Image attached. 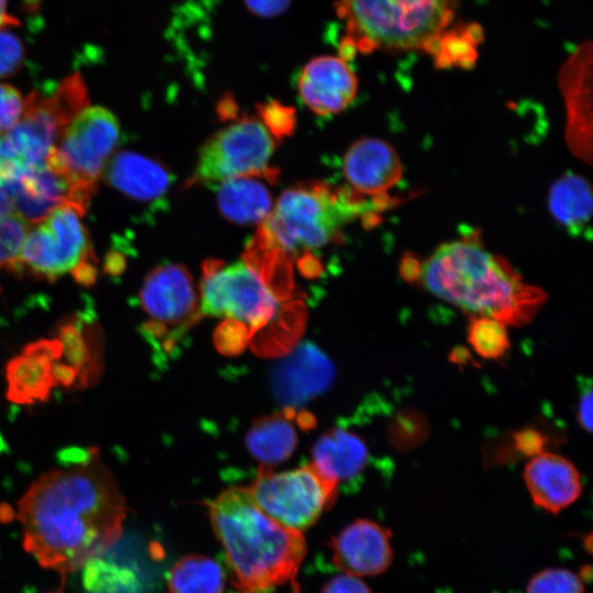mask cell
<instances>
[{"instance_id": "obj_1", "label": "cell", "mask_w": 593, "mask_h": 593, "mask_svg": "<svg viewBox=\"0 0 593 593\" xmlns=\"http://www.w3.org/2000/svg\"><path fill=\"white\" fill-rule=\"evenodd\" d=\"M24 548L67 574L104 555L120 538L126 505L109 468L92 452L45 472L18 503Z\"/></svg>"}, {"instance_id": "obj_2", "label": "cell", "mask_w": 593, "mask_h": 593, "mask_svg": "<svg viewBox=\"0 0 593 593\" xmlns=\"http://www.w3.org/2000/svg\"><path fill=\"white\" fill-rule=\"evenodd\" d=\"M400 273L407 282L418 283L465 312L505 325L528 323L547 299L506 259L470 235L441 244L425 258L406 254Z\"/></svg>"}, {"instance_id": "obj_3", "label": "cell", "mask_w": 593, "mask_h": 593, "mask_svg": "<svg viewBox=\"0 0 593 593\" xmlns=\"http://www.w3.org/2000/svg\"><path fill=\"white\" fill-rule=\"evenodd\" d=\"M459 0H338L345 23L340 57L374 51H421L436 66L470 67L481 41L479 27L449 29Z\"/></svg>"}, {"instance_id": "obj_4", "label": "cell", "mask_w": 593, "mask_h": 593, "mask_svg": "<svg viewBox=\"0 0 593 593\" xmlns=\"http://www.w3.org/2000/svg\"><path fill=\"white\" fill-rule=\"evenodd\" d=\"M210 517L239 593H270L287 583L296 589L306 550L301 532L270 518L240 486L222 492L210 505Z\"/></svg>"}, {"instance_id": "obj_5", "label": "cell", "mask_w": 593, "mask_h": 593, "mask_svg": "<svg viewBox=\"0 0 593 593\" xmlns=\"http://www.w3.org/2000/svg\"><path fill=\"white\" fill-rule=\"evenodd\" d=\"M390 200L366 198L348 186L303 183L284 191L261 223V236L284 253L324 247L359 217H374Z\"/></svg>"}, {"instance_id": "obj_6", "label": "cell", "mask_w": 593, "mask_h": 593, "mask_svg": "<svg viewBox=\"0 0 593 593\" xmlns=\"http://www.w3.org/2000/svg\"><path fill=\"white\" fill-rule=\"evenodd\" d=\"M83 213L63 204L29 225L12 272L55 281L71 275L81 283L96 278V257Z\"/></svg>"}, {"instance_id": "obj_7", "label": "cell", "mask_w": 593, "mask_h": 593, "mask_svg": "<svg viewBox=\"0 0 593 593\" xmlns=\"http://www.w3.org/2000/svg\"><path fill=\"white\" fill-rule=\"evenodd\" d=\"M118 118L96 105L81 110L64 128L47 157V165L65 176L88 206L104 167L120 139Z\"/></svg>"}, {"instance_id": "obj_8", "label": "cell", "mask_w": 593, "mask_h": 593, "mask_svg": "<svg viewBox=\"0 0 593 593\" xmlns=\"http://www.w3.org/2000/svg\"><path fill=\"white\" fill-rule=\"evenodd\" d=\"M338 484L312 463L283 472L262 467L247 488L255 504L280 525L301 532L311 526L336 499Z\"/></svg>"}, {"instance_id": "obj_9", "label": "cell", "mask_w": 593, "mask_h": 593, "mask_svg": "<svg viewBox=\"0 0 593 593\" xmlns=\"http://www.w3.org/2000/svg\"><path fill=\"white\" fill-rule=\"evenodd\" d=\"M199 314L261 327L276 314L278 300L259 272L245 261L208 262L199 289Z\"/></svg>"}, {"instance_id": "obj_10", "label": "cell", "mask_w": 593, "mask_h": 593, "mask_svg": "<svg viewBox=\"0 0 593 593\" xmlns=\"http://www.w3.org/2000/svg\"><path fill=\"white\" fill-rule=\"evenodd\" d=\"M275 147L273 134L264 122L242 119L219 131L201 147L189 184H220L240 177L268 176Z\"/></svg>"}, {"instance_id": "obj_11", "label": "cell", "mask_w": 593, "mask_h": 593, "mask_svg": "<svg viewBox=\"0 0 593 593\" xmlns=\"http://www.w3.org/2000/svg\"><path fill=\"white\" fill-rule=\"evenodd\" d=\"M138 301L150 323L145 327H180L198 318L199 294L189 271L178 264H167L147 273Z\"/></svg>"}, {"instance_id": "obj_12", "label": "cell", "mask_w": 593, "mask_h": 593, "mask_svg": "<svg viewBox=\"0 0 593 593\" xmlns=\"http://www.w3.org/2000/svg\"><path fill=\"white\" fill-rule=\"evenodd\" d=\"M592 47L580 45L559 72L566 110V139L571 153L592 161Z\"/></svg>"}, {"instance_id": "obj_13", "label": "cell", "mask_w": 593, "mask_h": 593, "mask_svg": "<svg viewBox=\"0 0 593 593\" xmlns=\"http://www.w3.org/2000/svg\"><path fill=\"white\" fill-rule=\"evenodd\" d=\"M391 537V530L377 522L356 519L332 539L333 562L355 577L382 574L393 560Z\"/></svg>"}, {"instance_id": "obj_14", "label": "cell", "mask_w": 593, "mask_h": 593, "mask_svg": "<svg viewBox=\"0 0 593 593\" xmlns=\"http://www.w3.org/2000/svg\"><path fill=\"white\" fill-rule=\"evenodd\" d=\"M296 86L310 110L318 115H331L354 101L358 80L346 59L324 55L312 58L302 67Z\"/></svg>"}, {"instance_id": "obj_15", "label": "cell", "mask_w": 593, "mask_h": 593, "mask_svg": "<svg viewBox=\"0 0 593 593\" xmlns=\"http://www.w3.org/2000/svg\"><path fill=\"white\" fill-rule=\"evenodd\" d=\"M343 170L350 189L379 200H390L388 192L400 182L403 171L395 149L374 137L360 138L347 149Z\"/></svg>"}, {"instance_id": "obj_16", "label": "cell", "mask_w": 593, "mask_h": 593, "mask_svg": "<svg viewBox=\"0 0 593 593\" xmlns=\"http://www.w3.org/2000/svg\"><path fill=\"white\" fill-rule=\"evenodd\" d=\"M523 477L534 504L551 514L572 505L582 493L578 469L557 454L544 451L532 457Z\"/></svg>"}, {"instance_id": "obj_17", "label": "cell", "mask_w": 593, "mask_h": 593, "mask_svg": "<svg viewBox=\"0 0 593 593\" xmlns=\"http://www.w3.org/2000/svg\"><path fill=\"white\" fill-rule=\"evenodd\" d=\"M334 377L329 359L312 345L298 348L276 368L273 389L286 404H301L325 391Z\"/></svg>"}, {"instance_id": "obj_18", "label": "cell", "mask_w": 593, "mask_h": 593, "mask_svg": "<svg viewBox=\"0 0 593 593\" xmlns=\"http://www.w3.org/2000/svg\"><path fill=\"white\" fill-rule=\"evenodd\" d=\"M102 177L127 198L143 202L161 198L171 183V175L161 163L130 150L112 155Z\"/></svg>"}, {"instance_id": "obj_19", "label": "cell", "mask_w": 593, "mask_h": 593, "mask_svg": "<svg viewBox=\"0 0 593 593\" xmlns=\"http://www.w3.org/2000/svg\"><path fill=\"white\" fill-rule=\"evenodd\" d=\"M312 465L325 479L339 484L356 479L367 467L369 450L357 434L334 427L325 432L312 449Z\"/></svg>"}, {"instance_id": "obj_20", "label": "cell", "mask_w": 593, "mask_h": 593, "mask_svg": "<svg viewBox=\"0 0 593 593\" xmlns=\"http://www.w3.org/2000/svg\"><path fill=\"white\" fill-rule=\"evenodd\" d=\"M57 355V347L52 342H41L12 360L8 368L10 393L20 402L42 399L53 382L52 359Z\"/></svg>"}, {"instance_id": "obj_21", "label": "cell", "mask_w": 593, "mask_h": 593, "mask_svg": "<svg viewBox=\"0 0 593 593\" xmlns=\"http://www.w3.org/2000/svg\"><path fill=\"white\" fill-rule=\"evenodd\" d=\"M257 177H240L219 184L216 202L220 212L238 224L262 223L272 210L267 187Z\"/></svg>"}, {"instance_id": "obj_22", "label": "cell", "mask_w": 593, "mask_h": 593, "mask_svg": "<svg viewBox=\"0 0 593 593\" xmlns=\"http://www.w3.org/2000/svg\"><path fill=\"white\" fill-rule=\"evenodd\" d=\"M548 205L551 215L575 235L585 231L592 215V189L586 179L577 174H566L549 190Z\"/></svg>"}, {"instance_id": "obj_23", "label": "cell", "mask_w": 593, "mask_h": 593, "mask_svg": "<svg viewBox=\"0 0 593 593\" xmlns=\"http://www.w3.org/2000/svg\"><path fill=\"white\" fill-rule=\"evenodd\" d=\"M246 445L257 460L276 465L288 459L296 445V432L289 417L273 414L256 419L246 435Z\"/></svg>"}, {"instance_id": "obj_24", "label": "cell", "mask_w": 593, "mask_h": 593, "mask_svg": "<svg viewBox=\"0 0 593 593\" xmlns=\"http://www.w3.org/2000/svg\"><path fill=\"white\" fill-rule=\"evenodd\" d=\"M168 586L170 593H223L224 572L209 557L187 556L172 567Z\"/></svg>"}, {"instance_id": "obj_25", "label": "cell", "mask_w": 593, "mask_h": 593, "mask_svg": "<svg viewBox=\"0 0 593 593\" xmlns=\"http://www.w3.org/2000/svg\"><path fill=\"white\" fill-rule=\"evenodd\" d=\"M29 225L0 189V271H12Z\"/></svg>"}, {"instance_id": "obj_26", "label": "cell", "mask_w": 593, "mask_h": 593, "mask_svg": "<svg viewBox=\"0 0 593 593\" xmlns=\"http://www.w3.org/2000/svg\"><path fill=\"white\" fill-rule=\"evenodd\" d=\"M467 335L473 350L485 359H497L510 348L505 324L491 317L472 315Z\"/></svg>"}, {"instance_id": "obj_27", "label": "cell", "mask_w": 593, "mask_h": 593, "mask_svg": "<svg viewBox=\"0 0 593 593\" xmlns=\"http://www.w3.org/2000/svg\"><path fill=\"white\" fill-rule=\"evenodd\" d=\"M526 593H584V582L566 568H547L534 574Z\"/></svg>"}, {"instance_id": "obj_28", "label": "cell", "mask_w": 593, "mask_h": 593, "mask_svg": "<svg viewBox=\"0 0 593 593\" xmlns=\"http://www.w3.org/2000/svg\"><path fill=\"white\" fill-rule=\"evenodd\" d=\"M11 29L12 26L0 29V78L18 72L25 57L24 45Z\"/></svg>"}, {"instance_id": "obj_29", "label": "cell", "mask_w": 593, "mask_h": 593, "mask_svg": "<svg viewBox=\"0 0 593 593\" xmlns=\"http://www.w3.org/2000/svg\"><path fill=\"white\" fill-rule=\"evenodd\" d=\"M25 99L20 91L7 83H0V136L21 120Z\"/></svg>"}, {"instance_id": "obj_30", "label": "cell", "mask_w": 593, "mask_h": 593, "mask_svg": "<svg viewBox=\"0 0 593 593\" xmlns=\"http://www.w3.org/2000/svg\"><path fill=\"white\" fill-rule=\"evenodd\" d=\"M513 444L519 455L535 457L545 451L547 439L535 428H524L514 434Z\"/></svg>"}, {"instance_id": "obj_31", "label": "cell", "mask_w": 593, "mask_h": 593, "mask_svg": "<svg viewBox=\"0 0 593 593\" xmlns=\"http://www.w3.org/2000/svg\"><path fill=\"white\" fill-rule=\"evenodd\" d=\"M321 593H372L368 585L351 574H337L329 579Z\"/></svg>"}, {"instance_id": "obj_32", "label": "cell", "mask_w": 593, "mask_h": 593, "mask_svg": "<svg viewBox=\"0 0 593 593\" xmlns=\"http://www.w3.org/2000/svg\"><path fill=\"white\" fill-rule=\"evenodd\" d=\"M246 8L261 18H273L283 13L292 0H243Z\"/></svg>"}, {"instance_id": "obj_33", "label": "cell", "mask_w": 593, "mask_h": 593, "mask_svg": "<svg viewBox=\"0 0 593 593\" xmlns=\"http://www.w3.org/2000/svg\"><path fill=\"white\" fill-rule=\"evenodd\" d=\"M577 419L579 425L591 433L592 430V388L591 382H585L581 390L578 403Z\"/></svg>"}, {"instance_id": "obj_34", "label": "cell", "mask_w": 593, "mask_h": 593, "mask_svg": "<svg viewBox=\"0 0 593 593\" xmlns=\"http://www.w3.org/2000/svg\"><path fill=\"white\" fill-rule=\"evenodd\" d=\"M9 0H0V29L19 26L20 21L7 11Z\"/></svg>"}, {"instance_id": "obj_35", "label": "cell", "mask_w": 593, "mask_h": 593, "mask_svg": "<svg viewBox=\"0 0 593 593\" xmlns=\"http://www.w3.org/2000/svg\"><path fill=\"white\" fill-rule=\"evenodd\" d=\"M578 575L584 583L589 582L592 578V567L590 564L582 566Z\"/></svg>"}, {"instance_id": "obj_36", "label": "cell", "mask_w": 593, "mask_h": 593, "mask_svg": "<svg viewBox=\"0 0 593 593\" xmlns=\"http://www.w3.org/2000/svg\"><path fill=\"white\" fill-rule=\"evenodd\" d=\"M52 593H60V592H52Z\"/></svg>"}]
</instances>
